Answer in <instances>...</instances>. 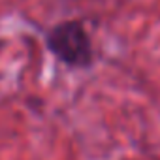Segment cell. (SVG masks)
Segmentation results:
<instances>
[{
  "mask_svg": "<svg viewBox=\"0 0 160 160\" xmlns=\"http://www.w3.org/2000/svg\"><path fill=\"white\" fill-rule=\"evenodd\" d=\"M47 49L70 68H89L94 60L92 43L79 21H62L47 34Z\"/></svg>",
  "mask_w": 160,
  "mask_h": 160,
  "instance_id": "cell-1",
  "label": "cell"
}]
</instances>
